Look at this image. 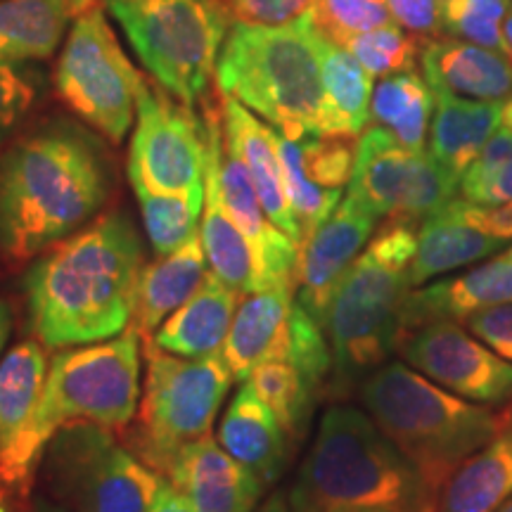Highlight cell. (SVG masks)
<instances>
[{"mask_svg":"<svg viewBox=\"0 0 512 512\" xmlns=\"http://www.w3.org/2000/svg\"><path fill=\"white\" fill-rule=\"evenodd\" d=\"M143 240L124 211L95 216L38 254L24 278L29 330L48 349L105 342L133 320Z\"/></svg>","mask_w":512,"mask_h":512,"instance_id":"obj_1","label":"cell"},{"mask_svg":"<svg viewBox=\"0 0 512 512\" xmlns=\"http://www.w3.org/2000/svg\"><path fill=\"white\" fill-rule=\"evenodd\" d=\"M112 164L81 126L48 124L0 155V254L27 264L91 223L110 200Z\"/></svg>","mask_w":512,"mask_h":512,"instance_id":"obj_2","label":"cell"},{"mask_svg":"<svg viewBox=\"0 0 512 512\" xmlns=\"http://www.w3.org/2000/svg\"><path fill=\"white\" fill-rule=\"evenodd\" d=\"M140 335L128 328L105 342L69 347L50 361L46 387L22 434L0 451V482L29 496L46 448L72 422L124 430L140 403Z\"/></svg>","mask_w":512,"mask_h":512,"instance_id":"obj_3","label":"cell"},{"mask_svg":"<svg viewBox=\"0 0 512 512\" xmlns=\"http://www.w3.org/2000/svg\"><path fill=\"white\" fill-rule=\"evenodd\" d=\"M361 403L437 496L458 465L508 425L503 413L460 399L406 361H387L370 373L361 382Z\"/></svg>","mask_w":512,"mask_h":512,"instance_id":"obj_4","label":"cell"},{"mask_svg":"<svg viewBox=\"0 0 512 512\" xmlns=\"http://www.w3.org/2000/svg\"><path fill=\"white\" fill-rule=\"evenodd\" d=\"M415 221L389 219L370 238L332 297L325 332L332 349V387L349 392L399 351L403 306L413 290Z\"/></svg>","mask_w":512,"mask_h":512,"instance_id":"obj_5","label":"cell"},{"mask_svg":"<svg viewBox=\"0 0 512 512\" xmlns=\"http://www.w3.org/2000/svg\"><path fill=\"white\" fill-rule=\"evenodd\" d=\"M318 38L311 12L280 27L235 24L216 64V86L287 138L320 136L325 91Z\"/></svg>","mask_w":512,"mask_h":512,"instance_id":"obj_6","label":"cell"},{"mask_svg":"<svg viewBox=\"0 0 512 512\" xmlns=\"http://www.w3.org/2000/svg\"><path fill=\"white\" fill-rule=\"evenodd\" d=\"M294 484L320 512L335 505L434 512L439 498L363 408L342 403L320 418Z\"/></svg>","mask_w":512,"mask_h":512,"instance_id":"obj_7","label":"cell"},{"mask_svg":"<svg viewBox=\"0 0 512 512\" xmlns=\"http://www.w3.org/2000/svg\"><path fill=\"white\" fill-rule=\"evenodd\" d=\"M138 60L183 105L207 95L228 36L223 0H105Z\"/></svg>","mask_w":512,"mask_h":512,"instance_id":"obj_8","label":"cell"},{"mask_svg":"<svg viewBox=\"0 0 512 512\" xmlns=\"http://www.w3.org/2000/svg\"><path fill=\"white\" fill-rule=\"evenodd\" d=\"M145 342V389L126 439L143 463L166 477L185 446L211 434L235 377L223 354L183 358Z\"/></svg>","mask_w":512,"mask_h":512,"instance_id":"obj_9","label":"cell"},{"mask_svg":"<svg viewBox=\"0 0 512 512\" xmlns=\"http://www.w3.org/2000/svg\"><path fill=\"white\" fill-rule=\"evenodd\" d=\"M41 467L53 501L69 512H150L164 482L110 427L93 422L62 427Z\"/></svg>","mask_w":512,"mask_h":512,"instance_id":"obj_10","label":"cell"},{"mask_svg":"<svg viewBox=\"0 0 512 512\" xmlns=\"http://www.w3.org/2000/svg\"><path fill=\"white\" fill-rule=\"evenodd\" d=\"M143 81L100 5L79 12L55 67V91L64 107L102 138L121 143L136 121Z\"/></svg>","mask_w":512,"mask_h":512,"instance_id":"obj_11","label":"cell"},{"mask_svg":"<svg viewBox=\"0 0 512 512\" xmlns=\"http://www.w3.org/2000/svg\"><path fill=\"white\" fill-rule=\"evenodd\" d=\"M207 124L166 93L143 81L138 93L136 128L128 150V181L159 195L204 197Z\"/></svg>","mask_w":512,"mask_h":512,"instance_id":"obj_12","label":"cell"},{"mask_svg":"<svg viewBox=\"0 0 512 512\" xmlns=\"http://www.w3.org/2000/svg\"><path fill=\"white\" fill-rule=\"evenodd\" d=\"M458 178L427 150L401 145L387 128L368 126L358 138L347 197L382 219L422 221L456 197Z\"/></svg>","mask_w":512,"mask_h":512,"instance_id":"obj_13","label":"cell"},{"mask_svg":"<svg viewBox=\"0 0 512 512\" xmlns=\"http://www.w3.org/2000/svg\"><path fill=\"white\" fill-rule=\"evenodd\" d=\"M399 354L439 387L486 408L512 403V363L491 351L463 323L434 320L408 332Z\"/></svg>","mask_w":512,"mask_h":512,"instance_id":"obj_14","label":"cell"},{"mask_svg":"<svg viewBox=\"0 0 512 512\" xmlns=\"http://www.w3.org/2000/svg\"><path fill=\"white\" fill-rule=\"evenodd\" d=\"M204 124H207V166L216 178V185H219L221 202L228 216L238 223V228L245 233L254 249L256 261H259L261 285H264V290L275 285L294 287L297 242L268 219L245 164L226 147L221 133L223 114L216 112L214 107H207Z\"/></svg>","mask_w":512,"mask_h":512,"instance_id":"obj_15","label":"cell"},{"mask_svg":"<svg viewBox=\"0 0 512 512\" xmlns=\"http://www.w3.org/2000/svg\"><path fill=\"white\" fill-rule=\"evenodd\" d=\"M377 216L344 197L339 207L299 242L294 264V297L325 328L339 283L373 238Z\"/></svg>","mask_w":512,"mask_h":512,"instance_id":"obj_16","label":"cell"},{"mask_svg":"<svg viewBox=\"0 0 512 512\" xmlns=\"http://www.w3.org/2000/svg\"><path fill=\"white\" fill-rule=\"evenodd\" d=\"M166 479L188 498L195 512H252L268 489L254 470L230 456L211 434L185 446Z\"/></svg>","mask_w":512,"mask_h":512,"instance_id":"obj_17","label":"cell"},{"mask_svg":"<svg viewBox=\"0 0 512 512\" xmlns=\"http://www.w3.org/2000/svg\"><path fill=\"white\" fill-rule=\"evenodd\" d=\"M501 304H512V264L496 254L470 271L411 290L403 306L401 339L434 320L463 323L470 313Z\"/></svg>","mask_w":512,"mask_h":512,"instance_id":"obj_18","label":"cell"},{"mask_svg":"<svg viewBox=\"0 0 512 512\" xmlns=\"http://www.w3.org/2000/svg\"><path fill=\"white\" fill-rule=\"evenodd\" d=\"M294 302L297 297L292 285L266 287L242 299L221 349L235 380L245 382L249 373L266 361H287Z\"/></svg>","mask_w":512,"mask_h":512,"instance_id":"obj_19","label":"cell"},{"mask_svg":"<svg viewBox=\"0 0 512 512\" xmlns=\"http://www.w3.org/2000/svg\"><path fill=\"white\" fill-rule=\"evenodd\" d=\"M223 131L226 147L245 164L268 219L299 245V226L287 195L275 128L256 119L242 102L223 95Z\"/></svg>","mask_w":512,"mask_h":512,"instance_id":"obj_20","label":"cell"},{"mask_svg":"<svg viewBox=\"0 0 512 512\" xmlns=\"http://www.w3.org/2000/svg\"><path fill=\"white\" fill-rule=\"evenodd\" d=\"M420 62L434 93L484 102H501L512 93V62L498 50L458 38H427Z\"/></svg>","mask_w":512,"mask_h":512,"instance_id":"obj_21","label":"cell"},{"mask_svg":"<svg viewBox=\"0 0 512 512\" xmlns=\"http://www.w3.org/2000/svg\"><path fill=\"white\" fill-rule=\"evenodd\" d=\"M219 441L230 456L254 470L266 486L278 482L290 463L292 439L247 382L235 392L223 413Z\"/></svg>","mask_w":512,"mask_h":512,"instance_id":"obj_22","label":"cell"},{"mask_svg":"<svg viewBox=\"0 0 512 512\" xmlns=\"http://www.w3.org/2000/svg\"><path fill=\"white\" fill-rule=\"evenodd\" d=\"M240 297V292L209 273L200 290L159 325L150 342L183 358L221 354L238 313Z\"/></svg>","mask_w":512,"mask_h":512,"instance_id":"obj_23","label":"cell"},{"mask_svg":"<svg viewBox=\"0 0 512 512\" xmlns=\"http://www.w3.org/2000/svg\"><path fill=\"white\" fill-rule=\"evenodd\" d=\"M508 242L484 233L460 219L451 202L432 211L418 226V247L411 268V283L422 287L441 275L470 268L479 261L501 254Z\"/></svg>","mask_w":512,"mask_h":512,"instance_id":"obj_24","label":"cell"},{"mask_svg":"<svg viewBox=\"0 0 512 512\" xmlns=\"http://www.w3.org/2000/svg\"><path fill=\"white\" fill-rule=\"evenodd\" d=\"M207 266L209 261L200 235L185 242L176 252L157 256L155 261L145 264L138 280L131 328H136L138 335L145 339L155 335L159 325L200 290L209 275Z\"/></svg>","mask_w":512,"mask_h":512,"instance_id":"obj_25","label":"cell"},{"mask_svg":"<svg viewBox=\"0 0 512 512\" xmlns=\"http://www.w3.org/2000/svg\"><path fill=\"white\" fill-rule=\"evenodd\" d=\"M434 98L437 105L430 126V155L460 183V176L501 126L503 102L467 100L448 93H434Z\"/></svg>","mask_w":512,"mask_h":512,"instance_id":"obj_26","label":"cell"},{"mask_svg":"<svg viewBox=\"0 0 512 512\" xmlns=\"http://www.w3.org/2000/svg\"><path fill=\"white\" fill-rule=\"evenodd\" d=\"M512 496V422L472 453L441 489L434 512H496Z\"/></svg>","mask_w":512,"mask_h":512,"instance_id":"obj_27","label":"cell"},{"mask_svg":"<svg viewBox=\"0 0 512 512\" xmlns=\"http://www.w3.org/2000/svg\"><path fill=\"white\" fill-rule=\"evenodd\" d=\"M320 69H323V136H358L370 121V100H373V76L363 64L320 34Z\"/></svg>","mask_w":512,"mask_h":512,"instance_id":"obj_28","label":"cell"},{"mask_svg":"<svg viewBox=\"0 0 512 512\" xmlns=\"http://www.w3.org/2000/svg\"><path fill=\"white\" fill-rule=\"evenodd\" d=\"M200 238L209 268L216 278H221L223 283L240 294L264 290L254 249L245 238V233L238 228V223L230 219L226 207H223L219 185H216V178L209 166L204 171V211Z\"/></svg>","mask_w":512,"mask_h":512,"instance_id":"obj_29","label":"cell"},{"mask_svg":"<svg viewBox=\"0 0 512 512\" xmlns=\"http://www.w3.org/2000/svg\"><path fill=\"white\" fill-rule=\"evenodd\" d=\"M72 17L69 0H0V60H48Z\"/></svg>","mask_w":512,"mask_h":512,"instance_id":"obj_30","label":"cell"},{"mask_svg":"<svg viewBox=\"0 0 512 512\" xmlns=\"http://www.w3.org/2000/svg\"><path fill=\"white\" fill-rule=\"evenodd\" d=\"M46 347L24 339L0 358V451L8 448L34 413L48 377Z\"/></svg>","mask_w":512,"mask_h":512,"instance_id":"obj_31","label":"cell"},{"mask_svg":"<svg viewBox=\"0 0 512 512\" xmlns=\"http://www.w3.org/2000/svg\"><path fill=\"white\" fill-rule=\"evenodd\" d=\"M437 98L425 76L401 72L384 76L377 83L370 100V119L387 128L401 145L411 150H425L427 133L432 126V114Z\"/></svg>","mask_w":512,"mask_h":512,"instance_id":"obj_32","label":"cell"},{"mask_svg":"<svg viewBox=\"0 0 512 512\" xmlns=\"http://www.w3.org/2000/svg\"><path fill=\"white\" fill-rule=\"evenodd\" d=\"M254 394L271 408L287 437L299 439L309 425L316 394L290 361H266L245 380Z\"/></svg>","mask_w":512,"mask_h":512,"instance_id":"obj_33","label":"cell"},{"mask_svg":"<svg viewBox=\"0 0 512 512\" xmlns=\"http://www.w3.org/2000/svg\"><path fill=\"white\" fill-rule=\"evenodd\" d=\"M143 216V226L157 256L176 252L185 242L200 235L204 197L159 195L147 188H133Z\"/></svg>","mask_w":512,"mask_h":512,"instance_id":"obj_34","label":"cell"},{"mask_svg":"<svg viewBox=\"0 0 512 512\" xmlns=\"http://www.w3.org/2000/svg\"><path fill=\"white\" fill-rule=\"evenodd\" d=\"M422 43L425 41L420 36L411 34V31L406 34L399 24H387V27L349 38L342 48H347L370 76L384 79V76L411 72Z\"/></svg>","mask_w":512,"mask_h":512,"instance_id":"obj_35","label":"cell"},{"mask_svg":"<svg viewBox=\"0 0 512 512\" xmlns=\"http://www.w3.org/2000/svg\"><path fill=\"white\" fill-rule=\"evenodd\" d=\"M306 181L323 190L342 192L354 174L358 136H306L294 140Z\"/></svg>","mask_w":512,"mask_h":512,"instance_id":"obj_36","label":"cell"},{"mask_svg":"<svg viewBox=\"0 0 512 512\" xmlns=\"http://www.w3.org/2000/svg\"><path fill=\"white\" fill-rule=\"evenodd\" d=\"M316 29L337 46L366 31L394 24L387 0H313Z\"/></svg>","mask_w":512,"mask_h":512,"instance_id":"obj_37","label":"cell"},{"mask_svg":"<svg viewBox=\"0 0 512 512\" xmlns=\"http://www.w3.org/2000/svg\"><path fill=\"white\" fill-rule=\"evenodd\" d=\"M510 0H441L444 31L503 53V19Z\"/></svg>","mask_w":512,"mask_h":512,"instance_id":"obj_38","label":"cell"},{"mask_svg":"<svg viewBox=\"0 0 512 512\" xmlns=\"http://www.w3.org/2000/svg\"><path fill=\"white\" fill-rule=\"evenodd\" d=\"M38 74L22 62L0 60V145L22 126L31 107L36 105Z\"/></svg>","mask_w":512,"mask_h":512,"instance_id":"obj_39","label":"cell"},{"mask_svg":"<svg viewBox=\"0 0 512 512\" xmlns=\"http://www.w3.org/2000/svg\"><path fill=\"white\" fill-rule=\"evenodd\" d=\"M230 12L242 24L280 27L311 12L313 0H223Z\"/></svg>","mask_w":512,"mask_h":512,"instance_id":"obj_40","label":"cell"},{"mask_svg":"<svg viewBox=\"0 0 512 512\" xmlns=\"http://www.w3.org/2000/svg\"><path fill=\"white\" fill-rule=\"evenodd\" d=\"M460 197L472 204L512 202V159L494 169H467L458 183Z\"/></svg>","mask_w":512,"mask_h":512,"instance_id":"obj_41","label":"cell"},{"mask_svg":"<svg viewBox=\"0 0 512 512\" xmlns=\"http://www.w3.org/2000/svg\"><path fill=\"white\" fill-rule=\"evenodd\" d=\"M463 325L477 339H482L491 351L512 363V304L470 313L463 320Z\"/></svg>","mask_w":512,"mask_h":512,"instance_id":"obj_42","label":"cell"},{"mask_svg":"<svg viewBox=\"0 0 512 512\" xmlns=\"http://www.w3.org/2000/svg\"><path fill=\"white\" fill-rule=\"evenodd\" d=\"M387 5L399 27L425 38V41L444 31L441 0H387Z\"/></svg>","mask_w":512,"mask_h":512,"instance_id":"obj_43","label":"cell"},{"mask_svg":"<svg viewBox=\"0 0 512 512\" xmlns=\"http://www.w3.org/2000/svg\"><path fill=\"white\" fill-rule=\"evenodd\" d=\"M512 159V128H503L498 126L496 133L486 140V145L479 152V157L472 162L470 169L484 171V169H494L498 164H505Z\"/></svg>","mask_w":512,"mask_h":512,"instance_id":"obj_44","label":"cell"},{"mask_svg":"<svg viewBox=\"0 0 512 512\" xmlns=\"http://www.w3.org/2000/svg\"><path fill=\"white\" fill-rule=\"evenodd\" d=\"M252 512H320L309 498L302 494L297 484L287 486V489L273 491L264 503H259Z\"/></svg>","mask_w":512,"mask_h":512,"instance_id":"obj_45","label":"cell"},{"mask_svg":"<svg viewBox=\"0 0 512 512\" xmlns=\"http://www.w3.org/2000/svg\"><path fill=\"white\" fill-rule=\"evenodd\" d=\"M150 512H195V508H192L188 498H185L169 479H164L155 501L150 505Z\"/></svg>","mask_w":512,"mask_h":512,"instance_id":"obj_46","label":"cell"},{"mask_svg":"<svg viewBox=\"0 0 512 512\" xmlns=\"http://www.w3.org/2000/svg\"><path fill=\"white\" fill-rule=\"evenodd\" d=\"M10 332H12V311L8 302L0 299V356H3V349L8 347Z\"/></svg>","mask_w":512,"mask_h":512,"instance_id":"obj_47","label":"cell"},{"mask_svg":"<svg viewBox=\"0 0 512 512\" xmlns=\"http://www.w3.org/2000/svg\"><path fill=\"white\" fill-rule=\"evenodd\" d=\"M24 512H69V510L57 501H50V498H36V501H31V505H27V510Z\"/></svg>","mask_w":512,"mask_h":512,"instance_id":"obj_48","label":"cell"},{"mask_svg":"<svg viewBox=\"0 0 512 512\" xmlns=\"http://www.w3.org/2000/svg\"><path fill=\"white\" fill-rule=\"evenodd\" d=\"M503 55L512 62V8L503 19Z\"/></svg>","mask_w":512,"mask_h":512,"instance_id":"obj_49","label":"cell"},{"mask_svg":"<svg viewBox=\"0 0 512 512\" xmlns=\"http://www.w3.org/2000/svg\"><path fill=\"white\" fill-rule=\"evenodd\" d=\"M15 501H19V498L12 494L8 486L0 482V512H17Z\"/></svg>","mask_w":512,"mask_h":512,"instance_id":"obj_50","label":"cell"},{"mask_svg":"<svg viewBox=\"0 0 512 512\" xmlns=\"http://www.w3.org/2000/svg\"><path fill=\"white\" fill-rule=\"evenodd\" d=\"M325 512H392V510L373 508V505H335V508H328Z\"/></svg>","mask_w":512,"mask_h":512,"instance_id":"obj_51","label":"cell"},{"mask_svg":"<svg viewBox=\"0 0 512 512\" xmlns=\"http://www.w3.org/2000/svg\"><path fill=\"white\" fill-rule=\"evenodd\" d=\"M501 126L512 128V93H510V98L501 105Z\"/></svg>","mask_w":512,"mask_h":512,"instance_id":"obj_52","label":"cell"},{"mask_svg":"<svg viewBox=\"0 0 512 512\" xmlns=\"http://www.w3.org/2000/svg\"><path fill=\"white\" fill-rule=\"evenodd\" d=\"M69 3H72V5H74L76 15H79V12H83V10H88V8H93V5H98V0H69Z\"/></svg>","mask_w":512,"mask_h":512,"instance_id":"obj_53","label":"cell"},{"mask_svg":"<svg viewBox=\"0 0 512 512\" xmlns=\"http://www.w3.org/2000/svg\"><path fill=\"white\" fill-rule=\"evenodd\" d=\"M496 512H512V496H510L508 501H505V503L501 505V508H498Z\"/></svg>","mask_w":512,"mask_h":512,"instance_id":"obj_54","label":"cell"},{"mask_svg":"<svg viewBox=\"0 0 512 512\" xmlns=\"http://www.w3.org/2000/svg\"><path fill=\"white\" fill-rule=\"evenodd\" d=\"M501 256H503L505 261H510V264H512V245H510V247H505L503 252H501Z\"/></svg>","mask_w":512,"mask_h":512,"instance_id":"obj_55","label":"cell"},{"mask_svg":"<svg viewBox=\"0 0 512 512\" xmlns=\"http://www.w3.org/2000/svg\"><path fill=\"white\" fill-rule=\"evenodd\" d=\"M503 415H505V420L512 422V403L508 406V411H503Z\"/></svg>","mask_w":512,"mask_h":512,"instance_id":"obj_56","label":"cell"}]
</instances>
